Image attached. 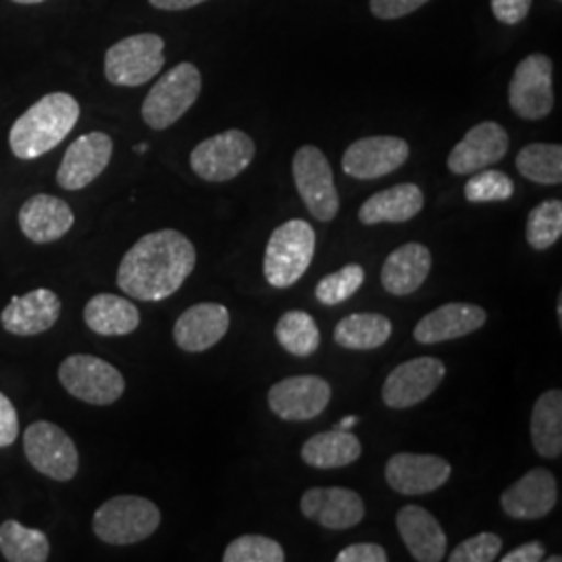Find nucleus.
Listing matches in <instances>:
<instances>
[{"mask_svg": "<svg viewBox=\"0 0 562 562\" xmlns=\"http://www.w3.org/2000/svg\"><path fill=\"white\" fill-rule=\"evenodd\" d=\"M357 423H359V419H357V417H344V419H341L340 425H338L336 429H344V431H350V427H352V425H357Z\"/></svg>", "mask_w": 562, "mask_h": 562, "instance_id": "45", "label": "nucleus"}, {"mask_svg": "<svg viewBox=\"0 0 562 562\" xmlns=\"http://www.w3.org/2000/svg\"><path fill=\"white\" fill-rule=\"evenodd\" d=\"M508 134L496 121H482L471 127L452 153L448 155V169L454 176H471L490 165L503 161L508 153Z\"/></svg>", "mask_w": 562, "mask_h": 562, "instance_id": "16", "label": "nucleus"}, {"mask_svg": "<svg viewBox=\"0 0 562 562\" xmlns=\"http://www.w3.org/2000/svg\"><path fill=\"white\" fill-rule=\"evenodd\" d=\"M159 11H186L192 7H199L206 0H148Z\"/></svg>", "mask_w": 562, "mask_h": 562, "instance_id": "44", "label": "nucleus"}, {"mask_svg": "<svg viewBox=\"0 0 562 562\" xmlns=\"http://www.w3.org/2000/svg\"><path fill=\"white\" fill-rule=\"evenodd\" d=\"M60 301L53 290L38 288L25 296H15L2 311V327L20 338H30L48 331L59 322Z\"/></svg>", "mask_w": 562, "mask_h": 562, "instance_id": "22", "label": "nucleus"}, {"mask_svg": "<svg viewBox=\"0 0 562 562\" xmlns=\"http://www.w3.org/2000/svg\"><path fill=\"white\" fill-rule=\"evenodd\" d=\"M559 501V487L552 471L538 467L513 483L503 496L501 506L504 515L515 521H538L552 513Z\"/></svg>", "mask_w": 562, "mask_h": 562, "instance_id": "18", "label": "nucleus"}, {"mask_svg": "<svg viewBox=\"0 0 562 562\" xmlns=\"http://www.w3.org/2000/svg\"><path fill=\"white\" fill-rule=\"evenodd\" d=\"M315 248L317 234L311 223L302 220L281 223L265 248L262 271L267 283L278 290L292 288L311 267Z\"/></svg>", "mask_w": 562, "mask_h": 562, "instance_id": "3", "label": "nucleus"}, {"mask_svg": "<svg viewBox=\"0 0 562 562\" xmlns=\"http://www.w3.org/2000/svg\"><path fill=\"white\" fill-rule=\"evenodd\" d=\"M13 2H18V4H41L44 0H13Z\"/></svg>", "mask_w": 562, "mask_h": 562, "instance_id": "46", "label": "nucleus"}, {"mask_svg": "<svg viewBox=\"0 0 562 562\" xmlns=\"http://www.w3.org/2000/svg\"><path fill=\"white\" fill-rule=\"evenodd\" d=\"M531 4L533 0H492V11L504 25H517L529 15Z\"/></svg>", "mask_w": 562, "mask_h": 562, "instance_id": "40", "label": "nucleus"}, {"mask_svg": "<svg viewBox=\"0 0 562 562\" xmlns=\"http://www.w3.org/2000/svg\"><path fill=\"white\" fill-rule=\"evenodd\" d=\"M165 41L157 34H136L113 44L104 55V76L113 86L138 88L161 74Z\"/></svg>", "mask_w": 562, "mask_h": 562, "instance_id": "6", "label": "nucleus"}, {"mask_svg": "<svg viewBox=\"0 0 562 562\" xmlns=\"http://www.w3.org/2000/svg\"><path fill=\"white\" fill-rule=\"evenodd\" d=\"M301 513L325 529L344 531L364 519V503L348 487H311L302 494Z\"/></svg>", "mask_w": 562, "mask_h": 562, "instance_id": "19", "label": "nucleus"}, {"mask_svg": "<svg viewBox=\"0 0 562 562\" xmlns=\"http://www.w3.org/2000/svg\"><path fill=\"white\" fill-rule=\"evenodd\" d=\"M86 325L104 338H117L134 334L140 325L138 306L115 294H97L83 308Z\"/></svg>", "mask_w": 562, "mask_h": 562, "instance_id": "27", "label": "nucleus"}, {"mask_svg": "<svg viewBox=\"0 0 562 562\" xmlns=\"http://www.w3.org/2000/svg\"><path fill=\"white\" fill-rule=\"evenodd\" d=\"M292 176L304 206L317 222L329 223L340 211L334 169L317 146H302L292 161Z\"/></svg>", "mask_w": 562, "mask_h": 562, "instance_id": "8", "label": "nucleus"}, {"mask_svg": "<svg viewBox=\"0 0 562 562\" xmlns=\"http://www.w3.org/2000/svg\"><path fill=\"white\" fill-rule=\"evenodd\" d=\"M23 450L30 464L55 482H71L80 469L76 443L55 423H32L23 436Z\"/></svg>", "mask_w": 562, "mask_h": 562, "instance_id": "10", "label": "nucleus"}, {"mask_svg": "<svg viewBox=\"0 0 562 562\" xmlns=\"http://www.w3.org/2000/svg\"><path fill=\"white\" fill-rule=\"evenodd\" d=\"M387 552L383 550L380 543L362 542L352 543L344 548L340 554L336 557V562H385Z\"/></svg>", "mask_w": 562, "mask_h": 562, "instance_id": "42", "label": "nucleus"}, {"mask_svg": "<svg viewBox=\"0 0 562 562\" xmlns=\"http://www.w3.org/2000/svg\"><path fill=\"white\" fill-rule=\"evenodd\" d=\"M276 340L288 355L306 359L319 350L322 331L308 313L288 311L276 325Z\"/></svg>", "mask_w": 562, "mask_h": 562, "instance_id": "32", "label": "nucleus"}, {"mask_svg": "<svg viewBox=\"0 0 562 562\" xmlns=\"http://www.w3.org/2000/svg\"><path fill=\"white\" fill-rule=\"evenodd\" d=\"M59 382L74 398L109 406L115 404L125 392V380L111 362L92 355H71L60 362Z\"/></svg>", "mask_w": 562, "mask_h": 562, "instance_id": "9", "label": "nucleus"}, {"mask_svg": "<svg viewBox=\"0 0 562 562\" xmlns=\"http://www.w3.org/2000/svg\"><path fill=\"white\" fill-rule=\"evenodd\" d=\"M20 434V417L13 406L2 392H0V448H7L18 440Z\"/></svg>", "mask_w": 562, "mask_h": 562, "instance_id": "41", "label": "nucleus"}, {"mask_svg": "<svg viewBox=\"0 0 562 562\" xmlns=\"http://www.w3.org/2000/svg\"><path fill=\"white\" fill-rule=\"evenodd\" d=\"M525 234L533 250L552 248L562 236V202L552 199L533 206L527 217Z\"/></svg>", "mask_w": 562, "mask_h": 562, "instance_id": "34", "label": "nucleus"}, {"mask_svg": "<svg viewBox=\"0 0 562 562\" xmlns=\"http://www.w3.org/2000/svg\"><path fill=\"white\" fill-rule=\"evenodd\" d=\"M554 65L548 55L533 53L517 65L508 86V102L517 117L540 121L554 109Z\"/></svg>", "mask_w": 562, "mask_h": 562, "instance_id": "11", "label": "nucleus"}, {"mask_svg": "<svg viewBox=\"0 0 562 562\" xmlns=\"http://www.w3.org/2000/svg\"><path fill=\"white\" fill-rule=\"evenodd\" d=\"M392 322L380 313H355L344 317L334 329L338 346L346 350H375L390 340Z\"/></svg>", "mask_w": 562, "mask_h": 562, "instance_id": "30", "label": "nucleus"}, {"mask_svg": "<svg viewBox=\"0 0 562 562\" xmlns=\"http://www.w3.org/2000/svg\"><path fill=\"white\" fill-rule=\"evenodd\" d=\"M531 443L543 459L562 454V392L548 390L531 411Z\"/></svg>", "mask_w": 562, "mask_h": 562, "instance_id": "29", "label": "nucleus"}, {"mask_svg": "<svg viewBox=\"0 0 562 562\" xmlns=\"http://www.w3.org/2000/svg\"><path fill=\"white\" fill-rule=\"evenodd\" d=\"M423 204L425 196L417 183H398L362 202L359 222L362 225L411 222L422 213Z\"/></svg>", "mask_w": 562, "mask_h": 562, "instance_id": "26", "label": "nucleus"}, {"mask_svg": "<svg viewBox=\"0 0 562 562\" xmlns=\"http://www.w3.org/2000/svg\"><path fill=\"white\" fill-rule=\"evenodd\" d=\"M450 462L436 454L398 452L385 464V482L402 496H422L450 480Z\"/></svg>", "mask_w": 562, "mask_h": 562, "instance_id": "15", "label": "nucleus"}, {"mask_svg": "<svg viewBox=\"0 0 562 562\" xmlns=\"http://www.w3.org/2000/svg\"><path fill=\"white\" fill-rule=\"evenodd\" d=\"M0 552L9 562H46L50 542L41 529H27L9 519L0 525Z\"/></svg>", "mask_w": 562, "mask_h": 562, "instance_id": "31", "label": "nucleus"}, {"mask_svg": "<svg viewBox=\"0 0 562 562\" xmlns=\"http://www.w3.org/2000/svg\"><path fill=\"white\" fill-rule=\"evenodd\" d=\"M74 211L65 201L50 194H36L23 202L20 227L23 236L34 244H50L67 236L74 227Z\"/></svg>", "mask_w": 562, "mask_h": 562, "instance_id": "24", "label": "nucleus"}, {"mask_svg": "<svg viewBox=\"0 0 562 562\" xmlns=\"http://www.w3.org/2000/svg\"><path fill=\"white\" fill-rule=\"evenodd\" d=\"M161 525V510L142 496H115L94 513L92 529L97 538L111 546L144 542Z\"/></svg>", "mask_w": 562, "mask_h": 562, "instance_id": "5", "label": "nucleus"}, {"mask_svg": "<svg viewBox=\"0 0 562 562\" xmlns=\"http://www.w3.org/2000/svg\"><path fill=\"white\" fill-rule=\"evenodd\" d=\"M515 194V181L503 171L482 169L471 173V180L464 186V199L473 204L482 202H504Z\"/></svg>", "mask_w": 562, "mask_h": 562, "instance_id": "36", "label": "nucleus"}, {"mask_svg": "<svg viewBox=\"0 0 562 562\" xmlns=\"http://www.w3.org/2000/svg\"><path fill=\"white\" fill-rule=\"evenodd\" d=\"M396 527L402 542L419 562H440L446 557L448 538L442 525L423 506L406 504L396 515Z\"/></svg>", "mask_w": 562, "mask_h": 562, "instance_id": "23", "label": "nucleus"}, {"mask_svg": "<svg viewBox=\"0 0 562 562\" xmlns=\"http://www.w3.org/2000/svg\"><path fill=\"white\" fill-rule=\"evenodd\" d=\"M431 271V250L422 241H406L382 267V285L394 296H408L422 288Z\"/></svg>", "mask_w": 562, "mask_h": 562, "instance_id": "25", "label": "nucleus"}, {"mask_svg": "<svg viewBox=\"0 0 562 562\" xmlns=\"http://www.w3.org/2000/svg\"><path fill=\"white\" fill-rule=\"evenodd\" d=\"M364 283V269L361 265H346L340 271H334L329 276H325L317 288H315V296L317 301L325 306H336L341 302L350 301Z\"/></svg>", "mask_w": 562, "mask_h": 562, "instance_id": "35", "label": "nucleus"}, {"mask_svg": "<svg viewBox=\"0 0 562 562\" xmlns=\"http://www.w3.org/2000/svg\"><path fill=\"white\" fill-rule=\"evenodd\" d=\"M548 561H550V562H561L562 559H561V557H550V559H548Z\"/></svg>", "mask_w": 562, "mask_h": 562, "instance_id": "48", "label": "nucleus"}, {"mask_svg": "<svg viewBox=\"0 0 562 562\" xmlns=\"http://www.w3.org/2000/svg\"><path fill=\"white\" fill-rule=\"evenodd\" d=\"M429 0H369V9L378 20H401L419 11Z\"/></svg>", "mask_w": 562, "mask_h": 562, "instance_id": "39", "label": "nucleus"}, {"mask_svg": "<svg viewBox=\"0 0 562 562\" xmlns=\"http://www.w3.org/2000/svg\"><path fill=\"white\" fill-rule=\"evenodd\" d=\"M487 322V313L477 304L469 302H448L440 308L425 315L415 325L413 338L419 344H440V341L459 340L482 329Z\"/></svg>", "mask_w": 562, "mask_h": 562, "instance_id": "21", "label": "nucleus"}, {"mask_svg": "<svg viewBox=\"0 0 562 562\" xmlns=\"http://www.w3.org/2000/svg\"><path fill=\"white\" fill-rule=\"evenodd\" d=\"M557 315H559V325H562V299H559V306H557Z\"/></svg>", "mask_w": 562, "mask_h": 562, "instance_id": "47", "label": "nucleus"}, {"mask_svg": "<svg viewBox=\"0 0 562 562\" xmlns=\"http://www.w3.org/2000/svg\"><path fill=\"white\" fill-rule=\"evenodd\" d=\"M255 155L257 146L246 132L227 130L202 140L190 155V167L201 180L222 183L244 173Z\"/></svg>", "mask_w": 562, "mask_h": 562, "instance_id": "7", "label": "nucleus"}, {"mask_svg": "<svg viewBox=\"0 0 562 562\" xmlns=\"http://www.w3.org/2000/svg\"><path fill=\"white\" fill-rule=\"evenodd\" d=\"M267 401L281 422H313L331 402V385L317 375L285 378L271 385Z\"/></svg>", "mask_w": 562, "mask_h": 562, "instance_id": "13", "label": "nucleus"}, {"mask_svg": "<svg viewBox=\"0 0 562 562\" xmlns=\"http://www.w3.org/2000/svg\"><path fill=\"white\" fill-rule=\"evenodd\" d=\"M446 364L436 357H419L402 362L385 378L382 387L383 404L394 411H404L427 401L443 382Z\"/></svg>", "mask_w": 562, "mask_h": 562, "instance_id": "12", "label": "nucleus"}, {"mask_svg": "<svg viewBox=\"0 0 562 562\" xmlns=\"http://www.w3.org/2000/svg\"><path fill=\"white\" fill-rule=\"evenodd\" d=\"M411 146L398 136H369L352 142L344 157L341 169L355 180H380L398 171L408 161Z\"/></svg>", "mask_w": 562, "mask_h": 562, "instance_id": "14", "label": "nucleus"}, {"mask_svg": "<svg viewBox=\"0 0 562 562\" xmlns=\"http://www.w3.org/2000/svg\"><path fill=\"white\" fill-rule=\"evenodd\" d=\"M196 267V248L181 232L161 229L142 236L117 271L121 290L140 302H161L173 296Z\"/></svg>", "mask_w": 562, "mask_h": 562, "instance_id": "1", "label": "nucleus"}, {"mask_svg": "<svg viewBox=\"0 0 562 562\" xmlns=\"http://www.w3.org/2000/svg\"><path fill=\"white\" fill-rule=\"evenodd\" d=\"M280 542L267 536H240L223 552V562H283Z\"/></svg>", "mask_w": 562, "mask_h": 562, "instance_id": "37", "label": "nucleus"}, {"mask_svg": "<svg viewBox=\"0 0 562 562\" xmlns=\"http://www.w3.org/2000/svg\"><path fill=\"white\" fill-rule=\"evenodd\" d=\"M202 90V76L196 65L180 63L157 81L142 102V120L161 132L171 127L194 106Z\"/></svg>", "mask_w": 562, "mask_h": 562, "instance_id": "4", "label": "nucleus"}, {"mask_svg": "<svg viewBox=\"0 0 562 562\" xmlns=\"http://www.w3.org/2000/svg\"><path fill=\"white\" fill-rule=\"evenodd\" d=\"M80 120V102L71 94L53 92L34 102L11 127L9 144L21 161H32L57 148Z\"/></svg>", "mask_w": 562, "mask_h": 562, "instance_id": "2", "label": "nucleus"}, {"mask_svg": "<svg viewBox=\"0 0 562 562\" xmlns=\"http://www.w3.org/2000/svg\"><path fill=\"white\" fill-rule=\"evenodd\" d=\"M503 552V538L490 531L467 538L448 557L450 562H492Z\"/></svg>", "mask_w": 562, "mask_h": 562, "instance_id": "38", "label": "nucleus"}, {"mask_svg": "<svg viewBox=\"0 0 562 562\" xmlns=\"http://www.w3.org/2000/svg\"><path fill=\"white\" fill-rule=\"evenodd\" d=\"M515 162L525 180L542 186H559L562 181L561 144H527L519 150Z\"/></svg>", "mask_w": 562, "mask_h": 562, "instance_id": "33", "label": "nucleus"}, {"mask_svg": "<svg viewBox=\"0 0 562 562\" xmlns=\"http://www.w3.org/2000/svg\"><path fill=\"white\" fill-rule=\"evenodd\" d=\"M546 546L542 542H527L504 554L503 562H540L543 561Z\"/></svg>", "mask_w": 562, "mask_h": 562, "instance_id": "43", "label": "nucleus"}, {"mask_svg": "<svg viewBox=\"0 0 562 562\" xmlns=\"http://www.w3.org/2000/svg\"><path fill=\"white\" fill-rule=\"evenodd\" d=\"M362 454L361 440L344 429L323 431L308 438L302 446L301 457L304 464L313 469H341L359 461Z\"/></svg>", "mask_w": 562, "mask_h": 562, "instance_id": "28", "label": "nucleus"}, {"mask_svg": "<svg viewBox=\"0 0 562 562\" xmlns=\"http://www.w3.org/2000/svg\"><path fill=\"white\" fill-rule=\"evenodd\" d=\"M229 323V311L223 304L201 302L181 313L173 325V340L183 352L199 355L225 338Z\"/></svg>", "mask_w": 562, "mask_h": 562, "instance_id": "20", "label": "nucleus"}, {"mask_svg": "<svg viewBox=\"0 0 562 562\" xmlns=\"http://www.w3.org/2000/svg\"><path fill=\"white\" fill-rule=\"evenodd\" d=\"M113 157V140L104 132H90L74 142L57 171V183L65 190H81L90 186L109 167Z\"/></svg>", "mask_w": 562, "mask_h": 562, "instance_id": "17", "label": "nucleus"}]
</instances>
